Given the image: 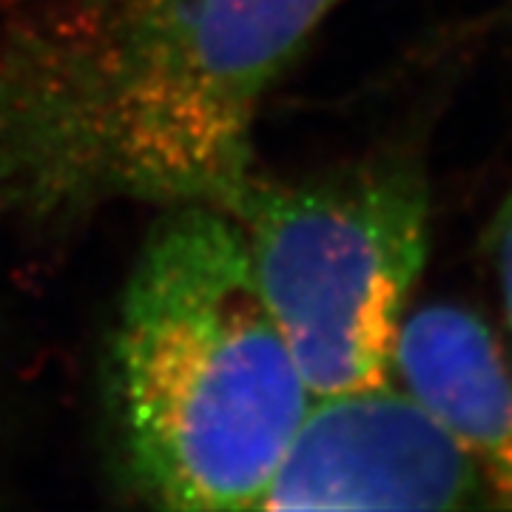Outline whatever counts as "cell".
I'll return each mask as SVG.
<instances>
[{"label": "cell", "mask_w": 512, "mask_h": 512, "mask_svg": "<svg viewBox=\"0 0 512 512\" xmlns=\"http://www.w3.org/2000/svg\"><path fill=\"white\" fill-rule=\"evenodd\" d=\"M393 365L512 510V367L490 328L456 305L421 308L402 322Z\"/></svg>", "instance_id": "obj_5"}, {"label": "cell", "mask_w": 512, "mask_h": 512, "mask_svg": "<svg viewBox=\"0 0 512 512\" xmlns=\"http://www.w3.org/2000/svg\"><path fill=\"white\" fill-rule=\"evenodd\" d=\"M484 478L410 390L387 382L319 396L276 467L262 510H461Z\"/></svg>", "instance_id": "obj_4"}, {"label": "cell", "mask_w": 512, "mask_h": 512, "mask_svg": "<svg viewBox=\"0 0 512 512\" xmlns=\"http://www.w3.org/2000/svg\"><path fill=\"white\" fill-rule=\"evenodd\" d=\"M336 0H55L0 40V214H234L265 94Z\"/></svg>", "instance_id": "obj_1"}, {"label": "cell", "mask_w": 512, "mask_h": 512, "mask_svg": "<svg viewBox=\"0 0 512 512\" xmlns=\"http://www.w3.org/2000/svg\"><path fill=\"white\" fill-rule=\"evenodd\" d=\"M495 265H498V279H501V293L507 305V322L512 328V194L504 202L498 222H495Z\"/></svg>", "instance_id": "obj_6"}, {"label": "cell", "mask_w": 512, "mask_h": 512, "mask_svg": "<svg viewBox=\"0 0 512 512\" xmlns=\"http://www.w3.org/2000/svg\"><path fill=\"white\" fill-rule=\"evenodd\" d=\"M231 217L313 399L384 382L427 256L419 171L382 163L296 185L254 180Z\"/></svg>", "instance_id": "obj_3"}, {"label": "cell", "mask_w": 512, "mask_h": 512, "mask_svg": "<svg viewBox=\"0 0 512 512\" xmlns=\"http://www.w3.org/2000/svg\"><path fill=\"white\" fill-rule=\"evenodd\" d=\"M140 490L168 510L259 507L313 396L245 239L217 208H171L131 274L114 339Z\"/></svg>", "instance_id": "obj_2"}]
</instances>
